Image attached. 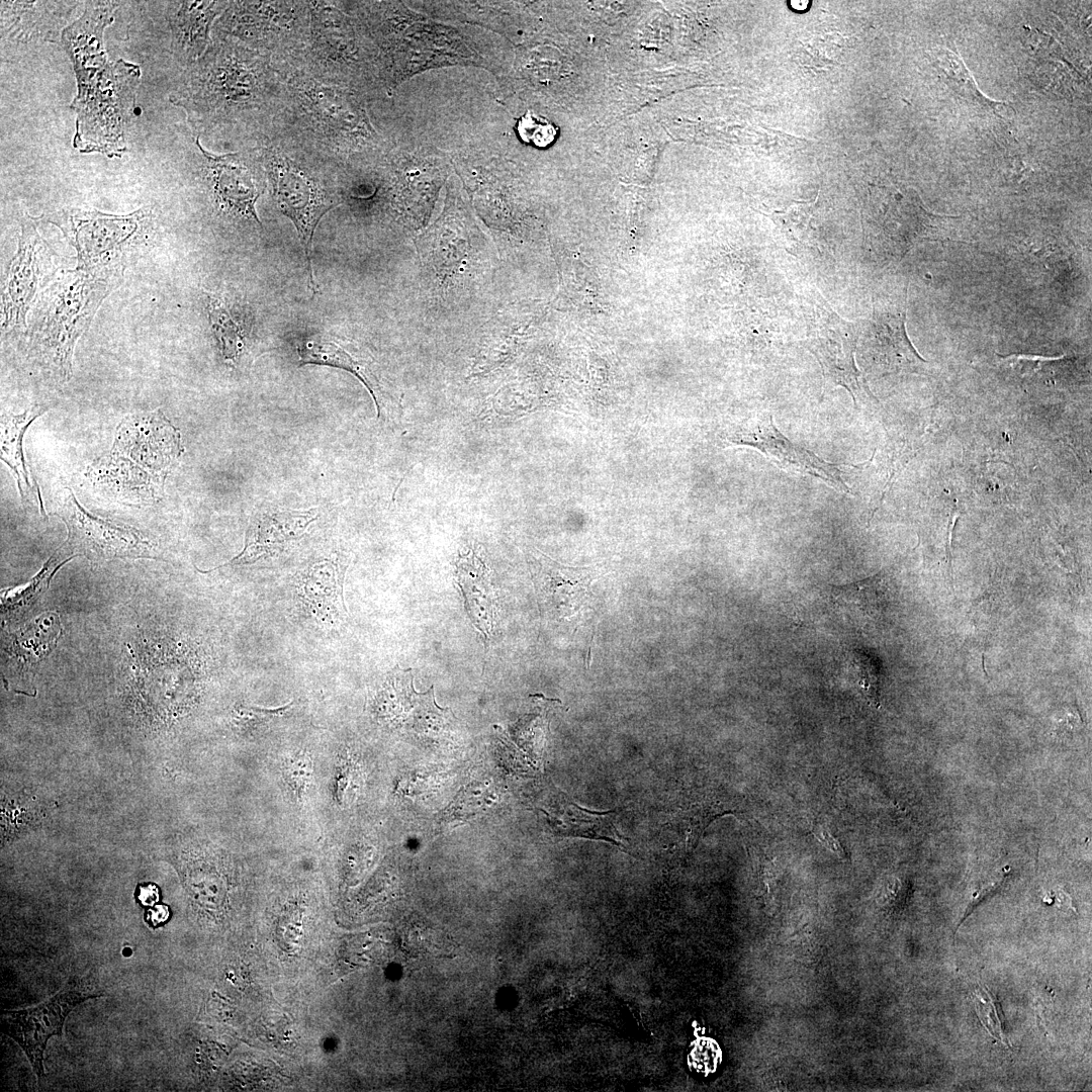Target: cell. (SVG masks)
I'll return each instance as SVG.
<instances>
[{"mask_svg": "<svg viewBox=\"0 0 1092 1092\" xmlns=\"http://www.w3.org/2000/svg\"><path fill=\"white\" fill-rule=\"evenodd\" d=\"M309 27L308 1H230L212 31L278 63L303 51Z\"/></svg>", "mask_w": 1092, "mask_h": 1092, "instance_id": "obj_7", "label": "cell"}, {"mask_svg": "<svg viewBox=\"0 0 1092 1092\" xmlns=\"http://www.w3.org/2000/svg\"><path fill=\"white\" fill-rule=\"evenodd\" d=\"M98 996L100 994L88 993L76 983H70L36 1006L4 1011L3 1032L25 1053L38 1080L44 1075L42 1063L48 1040L54 1035H62L65 1019L78 1004Z\"/></svg>", "mask_w": 1092, "mask_h": 1092, "instance_id": "obj_14", "label": "cell"}, {"mask_svg": "<svg viewBox=\"0 0 1092 1092\" xmlns=\"http://www.w3.org/2000/svg\"><path fill=\"white\" fill-rule=\"evenodd\" d=\"M552 832L562 836L583 837L624 846L615 825V812H593L574 804L558 792L547 808L539 809Z\"/></svg>", "mask_w": 1092, "mask_h": 1092, "instance_id": "obj_18", "label": "cell"}, {"mask_svg": "<svg viewBox=\"0 0 1092 1092\" xmlns=\"http://www.w3.org/2000/svg\"><path fill=\"white\" fill-rule=\"evenodd\" d=\"M582 578H564L561 575L550 576L548 583L541 585L540 597L546 600L549 609L557 616L569 618L581 608L586 596L581 583Z\"/></svg>", "mask_w": 1092, "mask_h": 1092, "instance_id": "obj_26", "label": "cell"}, {"mask_svg": "<svg viewBox=\"0 0 1092 1092\" xmlns=\"http://www.w3.org/2000/svg\"><path fill=\"white\" fill-rule=\"evenodd\" d=\"M456 576L464 597L466 612L474 627L482 634L487 649L496 616V598L489 570L473 552L471 556H461L458 559Z\"/></svg>", "mask_w": 1092, "mask_h": 1092, "instance_id": "obj_19", "label": "cell"}, {"mask_svg": "<svg viewBox=\"0 0 1092 1092\" xmlns=\"http://www.w3.org/2000/svg\"><path fill=\"white\" fill-rule=\"evenodd\" d=\"M51 221L75 247L77 269L90 272H122L125 256L145 245L152 232L151 212L144 209L127 215L70 209Z\"/></svg>", "mask_w": 1092, "mask_h": 1092, "instance_id": "obj_8", "label": "cell"}, {"mask_svg": "<svg viewBox=\"0 0 1092 1092\" xmlns=\"http://www.w3.org/2000/svg\"><path fill=\"white\" fill-rule=\"evenodd\" d=\"M282 94L271 58L214 34L204 55L185 68L170 100L196 129L254 148L272 134Z\"/></svg>", "mask_w": 1092, "mask_h": 1092, "instance_id": "obj_1", "label": "cell"}, {"mask_svg": "<svg viewBox=\"0 0 1092 1092\" xmlns=\"http://www.w3.org/2000/svg\"><path fill=\"white\" fill-rule=\"evenodd\" d=\"M56 507L68 529L64 544L73 555H84L91 562L152 557L153 544L140 531L89 514L71 488H61Z\"/></svg>", "mask_w": 1092, "mask_h": 1092, "instance_id": "obj_10", "label": "cell"}, {"mask_svg": "<svg viewBox=\"0 0 1092 1092\" xmlns=\"http://www.w3.org/2000/svg\"><path fill=\"white\" fill-rule=\"evenodd\" d=\"M255 148L278 210L296 229L306 260L308 287L315 293L313 235L325 214L339 204L324 176L331 167L276 133Z\"/></svg>", "mask_w": 1092, "mask_h": 1092, "instance_id": "obj_5", "label": "cell"}, {"mask_svg": "<svg viewBox=\"0 0 1092 1092\" xmlns=\"http://www.w3.org/2000/svg\"><path fill=\"white\" fill-rule=\"evenodd\" d=\"M833 602L856 606L870 617L882 612L886 603L887 573L881 571L873 576L843 585H830Z\"/></svg>", "mask_w": 1092, "mask_h": 1092, "instance_id": "obj_24", "label": "cell"}, {"mask_svg": "<svg viewBox=\"0 0 1092 1092\" xmlns=\"http://www.w3.org/2000/svg\"><path fill=\"white\" fill-rule=\"evenodd\" d=\"M803 298L807 335L802 346L818 361L825 381L845 388L854 404L873 397L854 360L858 324L842 318L815 288L806 291Z\"/></svg>", "mask_w": 1092, "mask_h": 1092, "instance_id": "obj_9", "label": "cell"}, {"mask_svg": "<svg viewBox=\"0 0 1092 1092\" xmlns=\"http://www.w3.org/2000/svg\"><path fill=\"white\" fill-rule=\"evenodd\" d=\"M53 269L51 250L39 236L33 219L25 216L21 234L2 290V331L23 332L27 312Z\"/></svg>", "mask_w": 1092, "mask_h": 1092, "instance_id": "obj_12", "label": "cell"}, {"mask_svg": "<svg viewBox=\"0 0 1092 1092\" xmlns=\"http://www.w3.org/2000/svg\"><path fill=\"white\" fill-rule=\"evenodd\" d=\"M47 617L37 619L34 624L28 626L26 629L21 630L20 633L14 635L13 639V653L22 660L23 664L33 665L39 659L52 649L54 641L58 636L43 637L60 633L59 624H53L38 639Z\"/></svg>", "mask_w": 1092, "mask_h": 1092, "instance_id": "obj_27", "label": "cell"}, {"mask_svg": "<svg viewBox=\"0 0 1092 1092\" xmlns=\"http://www.w3.org/2000/svg\"><path fill=\"white\" fill-rule=\"evenodd\" d=\"M201 152L205 177L218 208L233 218L257 223L261 221L256 202L262 195L265 174L256 148L223 155L206 152L196 140Z\"/></svg>", "mask_w": 1092, "mask_h": 1092, "instance_id": "obj_11", "label": "cell"}, {"mask_svg": "<svg viewBox=\"0 0 1092 1092\" xmlns=\"http://www.w3.org/2000/svg\"><path fill=\"white\" fill-rule=\"evenodd\" d=\"M272 64L283 82L281 108L272 133L330 167L352 159L366 141L368 128L351 90L322 83L295 66Z\"/></svg>", "mask_w": 1092, "mask_h": 1092, "instance_id": "obj_2", "label": "cell"}, {"mask_svg": "<svg viewBox=\"0 0 1092 1092\" xmlns=\"http://www.w3.org/2000/svg\"><path fill=\"white\" fill-rule=\"evenodd\" d=\"M169 914V908L166 905H158L147 912L146 919L151 926L156 927L166 922Z\"/></svg>", "mask_w": 1092, "mask_h": 1092, "instance_id": "obj_35", "label": "cell"}, {"mask_svg": "<svg viewBox=\"0 0 1092 1092\" xmlns=\"http://www.w3.org/2000/svg\"><path fill=\"white\" fill-rule=\"evenodd\" d=\"M75 73L77 94L70 104L76 113L74 148L109 158L122 156L135 109L140 67L120 59Z\"/></svg>", "mask_w": 1092, "mask_h": 1092, "instance_id": "obj_6", "label": "cell"}, {"mask_svg": "<svg viewBox=\"0 0 1092 1092\" xmlns=\"http://www.w3.org/2000/svg\"><path fill=\"white\" fill-rule=\"evenodd\" d=\"M492 795L490 790H485L482 786H467L447 809L446 817L450 820H462L475 815L492 802Z\"/></svg>", "mask_w": 1092, "mask_h": 1092, "instance_id": "obj_28", "label": "cell"}, {"mask_svg": "<svg viewBox=\"0 0 1092 1092\" xmlns=\"http://www.w3.org/2000/svg\"><path fill=\"white\" fill-rule=\"evenodd\" d=\"M694 1059L697 1065H713L716 1059L715 1049L711 1043L705 1041L703 1045H699L694 1051Z\"/></svg>", "mask_w": 1092, "mask_h": 1092, "instance_id": "obj_34", "label": "cell"}, {"mask_svg": "<svg viewBox=\"0 0 1092 1092\" xmlns=\"http://www.w3.org/2000/svg\"><path fill=\"white\" fill-rule=\"evenodd\" d=\"M517 130L525 143L539 148L549 146L557 135V127L554 124L531 111L519 119Z\"/></svg>", "mask_w": 1092, "mask_h": 1092, "instance_id": "obj_30", "label": "cell"}, {"mask_svg": "<svg viewBox=\"0 0 1092 1092\" xmlns=\"http://www.w3.org/2000/svg\"><path fill=\"white\" fill-rule=\"evenodd\" d=\"M207 315L211 331L225 361L238 358L245 345L244 330L223 299L206 296Z\"/></svg>", "mask_w": 1092, "mask_h": 1092, "instance_id": "obj_25", "label": "cell"}, {"mask_svg": "<svg viewBox=\"0 0 1092 1092\" xmlns=\"http://www.w3.org/2000/svg\"><path fill=\"white\" fill-rule=\"evenodd\" d=\"M114 10L115 5L111 3L88 8L78 20L62 31L61 40L75 71L107 62L103 33L105 27L114 19Z\"/></svg>", "mask_w": 1092, "mask_h": 1092, "instance_id": "obj_20", "label": "cell"}, {"mask_svg": "<svg viewBox=\"0 0 1092 1092\" xmlns=\"http://www.w3.org/2000/svg\"><path fill=\"white\" fill-rule=\"evenodd\" d=\"M735 445L752 447L772 463L790 473L810 475L821 479L841 493H849L845 482V465L829 463L812 451L792 442L775 425L768 414L758 415L738 423L727 436Z\"/></svg>", "mask_w": 1092, "mask_h": 1092, "instance_id": "obj_13", "label": "cell"}, {"mask_svg": "<svg viewBox=\"0 0 1092 1092\" xmlns=\"http://www.w3.org/2000/svg\"><path fill=\"white\" fill-rule=\"evenodd\" d=\"M297 352L299 356V365H327L341 368L354 374L369 390L379 414L377 398L368 377L365 375L361 365L342 347L325 339H310L299 344Z\"/></svg>", "mask_w": 1092, "mask_h": 1092, "instance_id": "obj_23", "label": "cell"}, {"mask_svg": "<svg viewBox=\"0 0 1092 1092\" xmlns=\"http://www.w3.org/2000/svg\"><path fill=\"white\" fill-rule=\"evenodd\" d=\"M46 411L43 406L34 405L22 414H6L1 418V460L13 471L22 498L34 493L24 462L22 440L29 425Z\"/></svg>", "mask_w": 1092, "mask_h": 1092, "instance_id": "obj_21", "label": "cell"}, {"mask_svg": "<svg viewBox=\"0 0 1092 1092\" xmlns=\"http://www.w3.org/2000/svg\"><path fill=\"white\" fill-rule=\"evenodd\" d=\"M790 3L794 9L803 11L809 6L810 2L808 0H793Z\"/></svg>", "mask_w": 1092, "mask_h": 1092, "instance_id": "obj_37", "label": "cell"}, {"mask_svg": "<svg viewBox=\"0 0 1092 1092\" xmlns=\"http://www.w3.org/2000/svg\"><path fill=\"white\" fill-rule=\"evenodd\" d=\"M182 451L179 431L160 411L139 414L122 421L110 454L90 470L121 496L147 500L158 495Z\"/></svg>", "mask_w": 1092, "mask_h": 1092, "instance_id": "obj_4", "label": "cell"}, {"mask_svg": "<svg viewBox=\"0 0 1092 1092\" xmlns=\"http://www.w3.org/2000/svg\"><path fill=\"white\" fill-rule=\"evenodd\" d=\"M857 666L860 671V687L868 701L879 707V673L877 666L869 657L857 655Z\"/></svg>", "mask_w": 1092, "mask_h": 1092, "instance_id": "obj_31", "label": "cell"}, {"mask_svg": "<svg viewBox=\"0 0 1092 1092\" xmlns=\"http://www.w3.org/2000/svg\"><path fill=\"white\" fill-rule=\"evenodd\" d=\"M230 1L168 2L166 17L171 29L174 58L185 68L207 51L210 32Z\"/></svg>", "mask_w": 1092, "mask_h": 1092, "instance_id": "obj_16", "label": "cell"}, {"mask_svg": "<svg viewBox=\"0 0 1092 1092\" xmlns=\"http://www.w3.org/2000/svg\"><path fill=\"white\" fill-rule=\"evenodd\" d=\"M291 707V702L284 706L277 708H261L257 706H242L240 712L246 715L258 716V717H272L283 714Z\"/></svg>", "mask_w": 1092, "mask_h": 1092, "instance_id": "obj_33", "label": "cell"}, {"mask_svg": "<svg viewBox=\"0 0 1092 1092\" xmlns=\"http://www.w3.org/2000/svg\"><path fill=\"white\" fill-rule=\"evenodd\" d=\"M812 835L827 849L836 853L840 857H845V851L840 842L831 834L828 827L824 824H815L811 831Z\"/></svg>", "mask_w": 1092, "mask_h": 1092, "instance_id": "obj_32", "label": "cell"}, {"mask_svg": "<svg viewBox=\"0 0 1092 1092\" xmlns=\"http://www.w3.org/2000/svg\"><path fill=\"white\" fill-rule=\"evenodd\" d=\"M301 596L315 608L318 613H346L342 595V578L339 577L331 563L317 564L311 568L308 575L303 578Z\"/></svg>", "mask_w": 1092, "mask_h": 1092, "instance_id": "obj_22", "label": "cell"}, {"mask_svg": "<svg viewBox=\"0 0 1092 1092\" xmlns=\"http://www.w3.org/2000/svg\"><path fill=\"white\" fill-rule=\"evenodd\" d=\"M68 1H1V31L17 41H57L76 7Z\"/></svg>", "mask_w": 1092, "mask_h": 1092, "instance_id": "obj_17", "label": "cell"}, {"mask_svg": "<svg viewBox=\"0 0 1092 1092\" xmlns=\"http://www.w3.org/2000/svg\"><path fill=\"white\" fill-rule=\"evenodd\" d=\"M117 271H63L42 291L28 332V357L62 381L70 379L78 339L120 280Z\"/></svg>", "mask_w": 1092, "mask_h": 1092, "instance_id": "obj_3", "label": "cell"}, {"mask_svg": "<svg viewBox=\"0 0 1092 1092\" xmlns=\"http://www.w3.org/2000/svg\"><path fill=\"white\" fill-rule=\"evenodd\" d=\"M973 1000L976 1005L977 1014L986 1029L989 1030L993 1037L1010 1048L1008 1040L1003 1036L1002 1014H999L1000 1004L996 998H993L989 990L983 986L977 990L976 993L974 992Z\"/></svg>", "mask_w": 1092, "mask_h": 1092, "instance_id": "obj_29", "label": "cell"}, {"mask_svg": "<svg viewBox=\"0 0 1092 1092\" xmlns=\"http://www.w3.org/2000/svg\"><path fill=\"white\" fill-rule=\"evenodd\" d=\"M138 898L143 905H153L159 899L158 888L153 884L141 886Z\"/></svg>", "mask_w": 1092, "mask_h": 1092, "instance_id": "obj_36", "label": "cell"}, {"mask_svg": "<svg viewBox=\"0 0 1092 1092\" xmlns=\"http://www.w3.org/2000/svg\"><path fill=\"white\" fill-rule=\"evenodd\" d=\"M905 320V301H888L875 304L872 318L858 324L868 353L885 369H907L925 362L906 334Z\"/></svg>", "mask_w": 1092, "mask_h": 1092, "instance_id": "obj_15", "label": "cell"}]
</instances>
